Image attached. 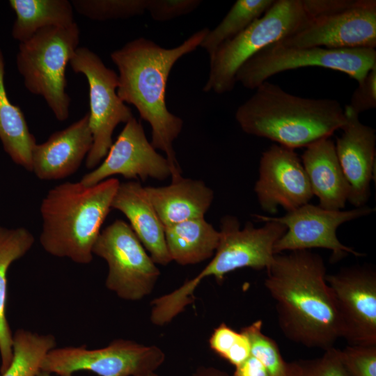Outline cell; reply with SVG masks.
<instances>
[{
  "label": "cell",
  "mask_w": 376,
  "mask_h": 376,
  "mask_svg": "<svg viewBox=\"0 0 376 376\" xmlns=\"http://www.w3.org/2000/svg\"><path fill=\"white\" fill-rule=\"evenodd\" d=\"M208 31L198 30L173 48H164L140 37L110 54L119 72L117 94L122 101L132 104L151 126L150 143L166 154L172 181L182 177L173 142L182 131L183 120L166 107L167 80L175 63L200 47Z\"/></svg>",
  "instance_id": "7a4b0ae2"
},
{
  "label": "cell",
  "mask_w": 376,
  "mask_h": 376,
  "mask_svg": "<svg viewBox=\"0 0 376 376\" xmlns=\"http://www.w3.org/2000/svg\"><path fill=\"white\" fill-rule=\"evenodd\" d=\"M288 376H347L341 362L340 350L334 347L312 359L288 363Z\"/></svg>",
  "instance_id": "4dcf8cb0"
},
{
  "label": "cell",
  "mask_w": 376,
  "mask_h": 376,
  "mask_svg": "<svg viewBox=\"0 0 376 376\" xmlns=\"http://www.w3.org/2000/svg\"><path fill=\"white\" fill-rule=\"evenodd\" d=\"M9 4L16 14L12 36L20 42L42 29L75 22L73 6L68 0H10Z\"/></svg>",
  "instance_id": "d4e9b609"
},
{
  "label": "cell",
  "mask_w": 376,
  "mask_h": 376,
  "mask_svg": "<svg viewBox=\"0 0 376 376\" xmlns=\"http://www.w3.org/2000/svg\"><path fill=\"white\" fill-rule=\"evenodd\" d=\"M73 8L97 21L126 19L147 11L148 0H72Z\"/></svg>",
  "instance_id": "83f0119b"
},
{
  "label": "cell",
  "mask_w": 376,
  "mask_h": 376,
  "mask_svg": "<svg viewBox=\"0 0 376 376\" xmlns=\"http://www.w3.org/2000/svg\"><path fill=\"white\" fill-rule=\"evenodd\" d=\"M34 237L25 228L0 226V373L10 365L13 358V334L6 315L7 273L10 265L23 257L32 247Z\"/></svg>",
  "instance_id": "603a6c76"
},
{
  "label": "cell",
  "mask_w": 376,
  "mask_h": 376,
  "mask_svg": "<svg viewBox=\"0 0 376 376\" xmlns=\"http://www.w3.org/2000/svg\"><path fill=\"white\" fill-rule=\"evenodd\" d=\"M253 217L265 221V225L256 228L251 222H247L241 228L235 216L228 214L221 218L220 239L213 258L194 278L152 300L150 320L154 324H166L182 313L194 300L193 294L203 279L214 276L221 281L225 275L236 269L249 267L260 270L271 265L275 256L274 244L286 232L287 227L260 214Z\"/></svg>",
  "instance_id": "5b68a950"
},
{
  "label": "cell",
  "mask_w": 376,
  "mask_h": 376,
  "mask_svg": "<svg viewBox=\"0 0 376 376\" xmlns=\"http://www.w3.org/2000/svg\"><path fill=\"white\" fill-rule=\"evenodd\" d=\"M93 253L107 262L106 286L120 298L138 301L152 291L160 272L123 220L114 221L100 232Z\"/></svg>",
  "instance_id": "8fae6325"
},
{
  "label": "cell",
  "mask_w": 376,
  "mask_h": 376,
  "mask_svg": "<svg viewBox=\"0 0 376 376\" xmlns=\"http://www.w3.org/2000/svg\"><path fill=\"white\" fill-rule=\"evenodd\" d=\"M201 0H148L147 11L157 22H166L196 10Z\"/></svg>",
  "instance_id": "d6a6232c"
},
{
  "label": "cell",
  "mask_w": 376,
  "mask_h": 376,
  "mask_svg": "<svg viewBox=\"0 0 376 376\" xmlns=\"http://www.w3.org/2000/svg\"><path fill=\"white\" fill-rule=\"evenodd\" d=\"M4 58L0 49V140L17 165L32 171V152L36 143L21 109L10 102L4 85Z\"/></svg>",
  "instance_id": "cb8c5ba5"
},
{
  "label": "cell",
  "mask_w": 376,
  "mask_h": 376,
  "mask_svg": "<svg viewBox=\"0 0 376 376\" xmlns=\"http://www.w3.org/2000/svg\"><path fill=\"white\" fill-rule=\"evenodd\" d=\"M307 19L277 41L288 47H376L375 0H303Z\"/></svg>",
  "instance_id": "52a82bcc"
},
{
  "label": "cell",
  "mask_w": 376,
  "mask_h": 376,
  "mask_svg": "<svg viewBox=\"0 0 376 376\" xmlns=\"http://www.w3.org/2000/svg\"><path fill=\"white\" fill-rule=\"evenodd\" d=\"M191 376H229L226 373L213 367L198 368Z\"/></svg>",
  "instance_id": "d590c367"
},
{
  "label": "cell",
  "mask_w": 376,
  "mask_h": 376,
  "mask_svg": "<svg viewBox=\"0 0 376 376\" xmlns=\"http://www.w3.org/2000/svg\"><path fill=\"white\" fill-rule=\"evenodd\" d=\"M73 71L83 74L89 87V127L93 145L86 157V167H97L113 143L115 128L134 118L132 112L117 94L118 75L101 58L85 47H78L70 63Z\"/></svg>",
  "instance_id": "7c38bea8"
},
{
  "label": "cell",
  "mask_w": 376,
  "mask_h": 376,
  "mask_svg": "<svg viewBox=\"0 0 376 376\" xmlns=\"http://www.w3.org/2000/svg\"><path fill=\"white\" fill-rule=\"evenodd\" d=\"M266 270L264 284L283 335L310 348L334 347L340 329L322 257L311 250L278 253Z\"/></svg>",
  "instance_id": "6da1fadb"
},
{
  "label": "cell",
  "mask_w": 376,
  "mask_h": 376,
  "mask_svg": "<svg viewBox=\"0 0 376 376\" xmlns=\"http://www.w3.org/2000/svg\"><path fill=\"white\" fill-rule=\"evenodd\" d=\"M111 208L121 212L130 227L155 264L166 265L172 261L164 233V227L139 182H120Z\"/></svg>",
  "instance_id": "d6986e66"
},
{
  "label": "cell",
  "mask_w": 376,
  "mask_h": 376,
  "mask_svg": "<svg viewBox=\"0 0 376 376\" xmlns=\"http://www.w3.org/2000/svg\"><path fill=\"white\" fill-rule=\"evenodd\" d=\"M115 175L143 181L148 178L163 180L171 176L168 159L156 151L134 117L125 123L103 162L85 174L80 182L92 186Z\"/></svg>",
  "instance_id": "2e32d148"
},
{
  "label": "cell",
  "mask_w": 376,
  "mask_h": 376,
  "mask_svg": "<svg viewBox=\"0 0 376 376\" xmlns=\"http://www.w3.org/2000/svg\"><path fill=\"white\" fill-rule=\"evenodd\" d=\"M142 376H159V375L157 373H155V372H153V373H150L147 375H142Z\"/></svg>",
  "instance_id": "74e56055"
},
{
  "label": "cell",
  "mask_w": 376,
  "mask_h": 376,
  "mask_svg": "<svg viewBox=\"0 0 376 376\" xmlns=\"http://www.w3.org/2000/svg\"><path fill=\"white\" fill-rule=\"evenodd\" d=\"M275 0H237L221 22L208 31L200 47L210 56L224 42L235 38L260 18Z\"/></svg>",
  "instance_id": "4316f807"
},
{
  "label": "cell",
  "mask_w": 376,
  "mask_h": 376,
  "mask_svg": "<svg viewBox=\"0 0 376 376\" xmlns=\"http://www.w3.org/2000/svg\"><path fill=\"white\" fill-rule=\"evenodd\" d=\"M262 328L263 321L258 320L240 331L249 340L250 355L263 363L270 376H288V363L282 357L275 340L265 335Z\"/></svg>",
  "instance_id": "f1b7e54d"
},
{
  "label": "cell",
  "mask_w": 376,
  "mask_h": 376,
  "mask_svg": "<svg viewBox=\"0 0 376 376\" xmlns=\"http://www.w3.org/2000/svg\"><path fill=\"white\" fill-rule=\"evenodd\" d=\"M119 183L110 178L92 186L66 182L51 189L40 207L39 240L45 251L79 264L90 263Z\"/></svg>",
  "instance_id": "277c9868"
},
{
  "label": "cell",
  "mask_w": 376,
  "mask_h": 376,
  "mask_svg": "<svg viewBox=\"0 0 376 376\" xmlns=\"http://www.w3.org/2000/svg\"><path fill=\"white\" fill-rule=\"evenodd\" d=\"M336 304L340 338L349 345H376V272L368 265L327 274Z\"/></svg>",
  "instance_id": "5bb4252c"
},
{
  "label": "cell",
  "mask_w": 376,
  "mask_h": 376,
  "mask_svg": "<svg viewBox=\"0 0 376 376\" xmlns=\"http://www.w3.org/2000/svg\"><path fill=\"white\" fill-rule=\"evenodd\" d=\"M301 163L313 196L325 210H342L348 201L350 185L339 164L335 143L323 139L306 147Z\"/></svg>",
  "instance_id": "ffe728a7"
},
{
  "label": "cell",
  "mask_w": 376,
  "mask_h": 376,
  "mask_svg": "<svg viewBox=\"0 0 376 376\" xmlns=\"http://www.w3.org/2000/svg\"><path fill=\"white\" fill-rule=\"evenodd\" d=\"M347 106L358 115L361 112L375 109L376 67L370 70L358 82V86L353 92L350 104Z\"/></svg>",
  "instance_id": "836d02e7"
},
{
  "label": "cell",
  "mask_w": 376,
  "mask_h": 376,
  "mask_svg": "<svg viewBox=\"0 0 376 376\" xmlns=\"http://www.w3.org/2000/svg\"><path fill=\"white\" fill-rule=\"evenodd\" d=\"M254 191L261 209L276 214L309 203L313 194L303 164L295 150L276 143L262 153Z\"/></svg>",
  "instance_id": "9a60e30c"
},
{
  "label": "cell",
  "mask_w": 376,
  "mask_h": 376,
  "mask_svg": "<svg viewBox=\"0 0 376 376\" xmlns=\"http://www.w3.org/2000/svg\"><path fill=\"white\" fill-rule=\"evenodd\" d=\"M209 344L216 354L235 367L242 363L250 356L251 346L246 336L225 323L214 329Z\"/></svg>",
  "instance_id": "f546056e"
},
{
  "label": "cell",
  "mask_w": 376,
  "mask_h": 376,
  "mask_svg": "<svg viewBox=\"0 0 376 376\" xmlns=\"http://www.w3.org/2000/svg\"><path fill=\"white\" fill-rule=\"evenodd\" d=\"M164 227L203 218L214 199V192L199 180L182 176L166 186L144 187Z\"/></svg>",
  "instance_id": "44dd1931"
},
{
  "label": "cell",
  "mask_w": 376,
  "mask_h": 376,
  "mask_svg": "<svg viewBox=\"0 0 376 376\" xmlns=\"http://www.w3.org/2000/svg\"><path fill=\"white\" fill-rule=\"evenodd\" d=\"M309 66L343 72L358 83L376 67V51L372 48L288 47L276 42L246 61L238 70L235 80L246 88L256 89L277 73Z\"/></svg>",
  "instance_id": "9c48e42d"
},
{
  "label": "cell",
  "mask_w": 376,
  "mask_h": 376,
  "mask_svg": "<svg viewBox=\"0 0 376 376\" xmlns=\"http://www.w3.org/2000/svg\"><path fill=\"white\" fill-rule=\"evenodd\" d=\"M37 376H52V374L47 372L41 371Z\"/></svg>",
  "instance_id": "8d00e7d4"
},
{
  "label": "cell",
  "mask_w": 376,
  "mask_h": 376,
  "mask_svg": "<svg viewBox=\"0 0 376 376\" xmlns=\"http://www.w3.org/2000/svg\"><path fill=\"white\" fill-rule=\"evenodd\" d=\"M233 376H270V375L260 361L250 355L242 363L235 367Z\"/></svg>",
  "instance_id": "e575fe53"
},
{
  "label": "cell",
  "mask_w": 376,
  "mask_h": 376,
  "mask_svg": "<svg viewBox=\"0 0 376 376\" xmlns=\"http://www.w3.org/2000/svg\"><path fill=\"white\" fill-rule=\"evenodd\" d=\"M307 19L303 0H275L258 19L210 56V71L203 91H231L240 67L268 45L299 29Z\"/></svg>",
  "instance_id": "ba28073f"
},
{
  "label": "cell",
  "mask_w": 376,
  "mask_h": 376,
  "mask_svg": "<svg viewBox=\"0 0 376 376\" xmlns=\"http://www.w3.org/2000/svg\"><path fill=\"white\" fill-rule=\"evenodd\" d=\"M76 22L68 26L46 27L20 42L17 67L26 88L41 95L59 121L69 116L70 97L65 91V70L79 42Z\"/></svg>",
  "instance_id": "8992f818"
},
{
  "label": "cell",
  "mask_w": 376,
  "mask_h": 376,
  "mask_svg": "<svg viewBox=\"0 0 376 376\" xmlns=\"http://www.w3.org/2000/svg\"><path fill=\"white\" fill-rule=\"evenodd\" d=\"M340 356L347 376H376V345H349Z\"/></svg>",
  "instance_id": "1f68e13d"
},
{
  "label": "cell",
  "mask_w": 376,
  "mask_h": 376,
  "mask_svg": "<svg viewBox=\"0 0 376 376\" xmlns=\"http://www.w3.org/2000/svg\"><path fill=\"white\" fill-rule=\"evenodd\" d=\"M256 90L235 112L248 134L295 150L329 138L346 123L344 109L335 100L296 96L267 81Z\"/></svg>",
  "instance_id": "3957f363"
},
{
  "label": "cell",
  "mask_w": 376,
  "mask_h": 376,
  "mask_svg": "<svg viewBox=\"0 0 376 376\" xmlns=\"http://www.w3.org/2000/svg\"><path fill=\"white\" fill-rule=\"evenodd\" d=\"M346 123L342 135L336 139V155L350 185L348 202L355 207L366 205L375 168V130L359 120L347 105Z\"/></svg>",
  "instance_id": "e0dca14e"
},
{
  "label": "cell",
  "mask_w": 376,
  "mask_h": 376,
  "mask_svg": "<svg viewBox=\"0 0 376 376\" xmlns=\"http://www.w3.org/2000/svg\"><path fill=\"white\" fill-rule=\"evenodd\" d=\"M164 359V353L155 345L117 339L99 349L55 347L45 358L41 371L58 376H72L80 370L99 376H142L155 372Z\"/></svg>",
  "instance_id": "30bf717a"
},
{
  "label": "cell",
  "mask_w": 376,
  "mask_h": 376,
  "mask_svg": "<svg viewBox=\"0 0 376 376\" xmlns=\"http://www.w3.org/2000/svg\"><path fill=\"white\" fill-rule=\"evenodd\" d=\"M56 347L52 334H39L24 329L13 334V358L0 376H37L47 354Z\"/></svg>",
  "instance_id": "484cf974"
},
{
  "label": "cell",
  "mask_w": 376,
  "mask_h": 376,
  "mask_svg": "<svg viewBox=\"0 0 376 376\" xmlns=\"http://www.w3.org/2000/svg\"><path fill=\"white\" fill-rule=\"evenodd\" d=\"M172 261L194 265L210 258L218 246L220 233L205 218L187 220L164 228Z\"/></svg>",
  "instance_id": "7402d4cb"
},
{
  "label": "cell",
  "mask_w": 376,
  "mask_h": 376,
  "mask_svg": "<svg viewBox=\"0 0 376 376\" xmlns=\"http://www.w3.org/2000/svg\"><path fill=\"white\" fill-rule=\"evenodd\" d=\"M93 139L89 113L66 128L52 134L32 152V172L40 180L65 178L75 173L91 149Z\"/></svg>",
  "instance_id": "ac0fdd59"
},
{
  "label": "cell",
  "mask_w": 376,
  "mask_h": 376,
  "mask_svg": "<svg viewBox=\"0 0 376 376\" xmlns=\"http://www.w3.org/2000/svg\"><path fill=\"white\" fill-rule=\"evenodd\" d=\"M374 211L375 208L368 205L350 210H329L307 203L287 212L283 217L260 215L287 227L286 232L274 244V254L322 248L331 251V262L336 263L348 254L363 256L340 242L337 228L344 223L369 215Z\"/></svg>",
  "instance_id": "4fadbf2b"
}]
</instances>
